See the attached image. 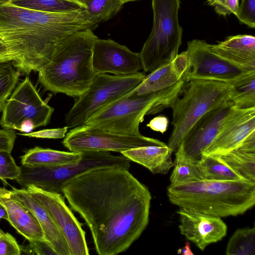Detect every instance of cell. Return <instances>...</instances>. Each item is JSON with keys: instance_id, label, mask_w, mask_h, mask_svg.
<instances>
[{"instance_id": "1", "label": "cell", "mask_w": 255, "mask_h": 255, "mask_svg": "<svg viewBox=\"0 0 255 255\" xmlns=\"http://www.w3.org/2000/svg\"><path fill=\"white\" fill-rule=\"evenodd\" d=\"M61 193L88 226L99 255L126 251L148 225L151 194L127 168L88 170L66 181Z\"/></svg>"}, {"instance_id": "2", "label": "cell", "mask_w": 255, "mask_h": 255, "mask_svg": "<svg viewBox=\"0 0 255 255\" xmlns=\"http://www.w3.org/2000/svg\"><path fill=\"white\" fill-rule=\"evenodd\" d=\"M92 30L76 32L56 43L50 61L38 72L45 90L78 98L88 90L96 74L92 56L98 37Z\"/></svg>"}, {"instance_id": "3", "label": "cell", "mask_w": 255, "mask_h": 255, "mask_svg": "<svg viewBox=\"0 0 255 255\" xmlns=\"http://www.w3.org/2000/svg\"><path fill=\"white\" fill-rule=\"evenodd\" d=\"M167 191L172 204L220 218L242 215L255 204V182L244 179L170 184Z\"/></svg>"}, {"instance_id": "4", "label": "cell", "mask_w": 255, "mask_h": 255, "mask_svg": "<svg viewBox=\"0 0 255 255\" xmlns=\"http://www.w3.org/2000/svg\"><path fill=\"white\" fill-rule=\"evenodd\" d=\"M0 39L23 74L39 72L50 61L56 44L30 10L10 3L0 5Z\"/></svg>"}, {"instance_id": "5", "label": "cell", "mask_w": 255, "mask_h": 255, "mask_svg": "<svg viewBox=\"0 0 255 255\" xmlns=\"http://www.w3.org/2000/svg\"><path fill=\"white\" fill-rule=\"evenodd\" d=\"M185 83L182 80L166 89L140 95L128 93L92 117L85 125L119 134L140 135L139 126L144 116L171 108Z\"/></svg>"}, {"instance_id": "6", "label": "cell", "mask_w": 255, "mask_h": 255, "mask_svg": "<svg viewBox=\"0 0 255 255\" xmlns=\"http://www.w3.org/2000/svg\"><path fill=\"white\" fill-rule=\"evenodd\" d=\"M230 95L228 82L193 79L185 83L170 108L173 130L167 144L172 153L193 125L207 112L230 101Z\"/></svg>"}, {"instance_id": "7", "label": "cell", "mask_w": 255, "mask_h": 255, "mask_svg": "<svg viewBox=\"0 0 255 255\" xmlns=\"http://www.w3.org/2000/svg\"><path fill=\"white\" fill-rule=\"evenodd\" d=\"M180 5V0H152V29L139 53L144 72L170 63L178 54L182 36Z\"/></svg>"}, {"instance_id": "8", "label": "cell", "mask_w": 255, "mask_h": 255, "mask_svg": "<svg viewBox=\"0 0 255 255\" xmlns=\"http://www.w3.org/2000/svg\"><path fill=\"white\" fill-rule=\"evenodd\" d=\"M76 162L59 165H21L20 174L15 180L21 188L32 185L45 191L60 193L63 184L88 170L103 166H118L128 169L130 160L126 156L114 155L108 151L81 152Z\"/></svg>"}, {"instance_id": "9", "label": "cell", "mask_w": 255, "mask_h": 255, "mask_svg": "<svg viewBox=\"0 0 255 255\" xmlns=\"http://www.w3.org/2000/svg\"><path fill=\"white\" fill-rule=\"evenodd\" d=\"M145 75L140 72L123 76L97 73L88 90L77 98L65 115L66 126L73 128L84 125L92 117L134 90Z\"/></svg>"}, {"instance_id": "10", "label": "cell", "mask_w": 255, "mask_h": 255, "mask_svg": "<svg viewBox=\"0 0 255 255\" xmlns=\"http://www.w3.org/2000/svg\"><path fill=\"white\" fill-rule=\"evenodd\" d=\"M54 108L41 98L26 77L13 90L2 111L0 126L7 129L30 132L50 122Z\"/></svg>"}, {"instance_id": "11", "label": "cell", "mask_w": 255, "mask_h": 255, "mask_svg": "<svg viewBox=\"0 0 255 255\" xmlns=\"http://www.w3.org/2000/svg\"><path fill=\"white\" fill-rule=\"evenodd\" d=\"M158 139L142 135H129L106 131L84 125L71 129L62 144L70 151H123L138 147L161 144Z\"/></svg>"}, {"instance_id": "12", "label": "cell", "mask_w": 255, "mask_h": 255, "mask_svg": "<svg viewBox=\"0 0 255 255\" xmlns=\"http://www.w3.org/2000/svg\"><path fill=\"white\" fill-rule=\"evenodd\" d=\"M25 189L48 213L65 239L70 255H88L85 232L82 224L66 205L60 193H52L30 185Z\"/></svg>"}, {"instance_id": "13", "label": "cell", "mask_w": 255, "mask_h": 255, "mask_svg": "<svg viewBox=\"0 0 255 255\" xmlns=\"http://www.w3.org/2000/svg\"><path fill=\"white\" fill-rule=\"evenodd\" d=\"M189 68L186 83L193 79L210 80L230 83L245 71L219 56L205 40L193 39L187 42Z\"/></svg>"}, {"instance_id": "14", "label": "cell", "mask_w": 255, "mask_h": 255, "mask_svg": "<svg viewBox=\"0 0 255 255\" xmlns=\"http://www.w3.org/2000/svg\"><path fill=\"white\" fill-rule=\"evenodd\" d=\"M254 134L255 107L241 109L233 105L215 138L203 154L219 155L228 153L238 148Z\"/></svg>"}, {"instance_id": "15", "label": "cell", "mask_w": 255, "mask_h": 255, "mask_svg": "<svg viewBox=\"0 0 255 255\" xmlns=\"http://www.w3.org/2000/svg\"><path fill=\"white\" fill-rule=\"evenodd\" d=\"M92 64L96 74L123 76L133 74L142 69L139 53L132 52L127 46L110 39H96Z\"/></svg>"}, {"instance_id": "16", "label": "cell", "mask_w": 255, "mask_h": 255, "mask_svg": "<svg viewBox=\"0 0 255 255\" xmlns=\"http://www.w3.org/2000/svg\"><path fill=\"white\" fill-rule=\"evenodd\" d=\"M233 105L229 101L205 114L187 132L177 150L198 162L204 150L215 138L222 121Z\"/></svg>"}, {"instance_id": "17", "label": "cell", "mask_w": 255, "mask_h": 255, "mask_svg": "<svg viewBox=\"0 0 255 255\" xmlns=\"http://www.w3.org/2000/svg\"><path fill=\"white\" fill-rule=\"evenodd\" d=\"M176 213L181 234L202 251L227 234V226L220 217L181 207Z\"/></svg>"}, {"instance_id": "18", "label": "cell", "mask_w": 255, "mask_h": 255, "mask_svg": "<svg viewBox=\"0 0 255 255\" xmlns=\"http://www.w3.org/2000/svg\"><path fill=\"white\" fill-rule=\"evenodd\" d=\"M9 195L28 208L34 215L42 228L44 240L58 255H70L67 243L47 212L25 189L12 188Z\"/></svg>"}, {"instance_id": "19", "label": "cell", "mask_w": 255, "mask_h": 255, "mask_svg": "<svg viewBox=\"0 0 255 255\" xmlns=\"http://www.w3.org/2000/svg\"><path fill=\"white\" fill-rule=\"evenodd\" d=\"M216 54L246 72L255 71V37L240 34L228 37L216 44H211Z\"/></svg>"}, {"instance_id": "20", "label": "cell", "mask_w": 255, "mask_h": 255, "mask_svg": "<svg viewBox=\"0 0 255 255\" xmlns=\"http://www.w3.org/2000/svg\"><path fill=\"white\" fill-rule=\"evenodd\" d=\"M0 202L8 215L7 221L29 242L44 240L41 226L33 213L19 201L12 198L5 189L0 195Z\"/></svg>"}, {"instance_id": "21", "label": "cell", "mask_w": 255, "mask_h": 255, "mask_svg": "<svg viewBox=\"0 0 255 255\" xmlns=\"http://www.w3.org/2000/svg\"><path fill=\"white\" fill-rule=\"evenodd\" d=\"M172 152L164 142L132 148L121 152L130 161L147 168L153 174H165L173 167Z\"/></svg>"}, {"instance_id": "22", "label": "cell", "mask_w": 255, "mask_h": 255, "mask_svg": "<svg viewBox=\"0 0 255 255\" xmlns=\"http://www.w3.org/2000/svg\"><path fill=\"white\" fill-rule=\"evenodd\" d=\"M182 80L184 81L171 61L145 75L141 83L129 94L140 95L153 93L169 88Z\"/></svg>"}, {"instance_id": "23", "label": "cell", "mask_w": 255, "mask_h": 255, "mask_svg": "<svg viewBox=\"0 0 255 255\" xmlns=\"http://www.w3.org/2000/svg\"><path fill=\"white\" fill-rule=\"evenodd\" d=\"M81 152H67L36 146L20 157L22 165H59L78 161Z\"/></svg>"}, {"instance_id": "24", "label": "cell", "mask_w": 255, "mask_h": 255, "mask_svg": "<svg viewBox=\"0 0 255 255\" xmlns=\"http://www.w3.org/2000/svg\"><path fill=\"white\" fill-rule=\"evenodd\" d=\"M215 156L245 179L255 182V150L238 147Z\"/></svg>"}, {"instance_id": "25", "label": "cell", "mask_w": 255, "mask_h": 255, "mask_svg": "<svg viewBox=\"0 0 255 255\" xmlns=\"http://www.w3.org/2000/svg\"><path fill=\"white\" fill-rule=\"evenodd\" d=\"M230 100L241 109L255 107V71L245 73L230 83Z\"/></svg>"}, {"instance_id": "26", "label": "cell", "mask_w": 255, "mask_h": 255, "mask_svg": "<svg viewBox=\"0 0 255 255\" xmlns=\"http://www.w3.org/2000/svg\"><path fill=\"white\" fill-rule=\"evenodd\" d=\"M197 166L202 179L227 181L245 179L215 155L203 154Z\"/></svg>"}, {"instance_id": "27", "label": "cell", "mask_w": 255, "mask_h": 255, "mask_svg": "<svg viewBox=\"0 0 255 255\" xmlns=\"http://www.w3.org/2000/svg\"><path fill=\"white\" fill-rule=\"evenodd\" d=\"M175 152L173 169L170 177L171 184H185L202 179L197 162L186 157L178 150Z\"/></svg>"}, {"instance_id": "28", "label": "cell", "mask_w": 255, "mask_h": 255, "mask_svg": "<svg viewBox=\"0 0 255 255\" xmlns=\"http://www.w3.org/2000/svg\"><path fill=\"white\" fill-rule=\"evenodd\" d=\"M255 227H246L236 231L227 245V255H254Z\"/></svg>"}, {"instance_id": "29", "label": "cell", "mask_w": 255, "mask_h": 255, "mask_svg": "<svg viewBox=\"0 0 255 255\" xmlns=\"http://www.w3.org/2000/svg\"><path fill=\"white\" fill-rule=\"evenodd\" d=\"M87 15L97 24L115 15L124 4L119 0H83Z\"/></svg>"}, {"instance_id": "30", "label": "cell", "mask_w": 255, "mask_h": 255, "mask_svg": "<svg viewBox=\"0 0 255 255\" xmlns=\"http://www.w3.org/2000/svg\"><path fill=\"white\" fill-rule=\"evenodd\" d=\"M8 3L35 11L61 12L82 8L76 3L66 0H10Z\"/></svg>"}, {"instance_id": "31", "label": "cell", "mask_w": 255, "mask_h": 255, "mask_svg": "<svg viewBox=\"0 0 255 255\" xmlns=\"http://www.w3.org/2000/svg\"><path fill=\"white\" fill-rule=\"evenodd\" d=\"M20 74L11 62L0 61V112L15 88Z\"/></svg>"}, {"instance_id": "32", "label": "cell", "mask_w": 255, "mask_h": 255, "mask_svg": "<svg viewBox=\"0 0 255 255\" xmlns=\"http://www.w3.org/2000/svg\"><path fill=\"white\" fill-rule=\"evenodd\" d=\"M20 174V167L16 165L11 152L0 151V179L6 183V180H16Z\"/></svg>"}, {"instance_id": "33", "label": "cell", "mask_w": 255, "mask_h": 255, "mask_svg": "<svg viewBox=\"0 0 255 255\" xmlns=\"http://www.w3.org/2000/svg\"><path fill=\"white\" fill-rule=\"evenodd\" d=\"M236 16L241 22L254 28L255 27V0H242Z\"/></svg>"}, {"instance_id": "34", "label": "cell", "mask_w": 255, "mask_h": 255, "mask_svg": "<svg viewBox=\"0 0 255 255\" xmlns=\"http://www.w3.org/2000/svg\"><path fill=\"white\" fill-rule=\"evenodd\" d=\"M21 248L16 239L9 233L0 229V255H20Z\"/></svg>"}, {"instance_id": "35", "label": "cell", "mask_w": 255, "mask_h": 255, "mask_svg": "<svg viewBox=\"0 0 255 255\" xmlns=\"http://www.w3.org/2000/svg\"><path fill=\"white\" fill-rule=\"evenodd\" d=\"M207 2L220 15L225 16L231 13L237 15L239 0H207Z\"/></svg>"}, {"instance_id": "36", "label": "cell", "mask_w": 255, "mask_h": 255, "mask_svg": "<svg viewBox=\"0 0 255 255\" xmlns=\"http://www.w3.org/2000/svg\"><path fill=\"white\" fill-rule=\"evenodd\" d=\"M20 248L21 252L24 251L23 254L58 255L52 246L45 240L30 241L25 249L21 246Z\"/></svg>"}, {"instance_id": "37", "label": "cell", "mask_w": 255, "mask_h": 255, "mask_svg": "<svg viewBox=\"0 0 255 255\" xmlns=\"http://www.w3.org/2000/svg\"><path fill=\"white\" fill-rule=\"evenodd\" d=\"M68 128L65 126L63 128L44 129L28 133H19V134L30 137L42 138H62L65 136Z\"/></svg>"}, {"instance_id": "38", "label": "cell", "mask_w": 255, "mask_h": 255, "mask_svg": "<svg viewBox=\"0 0 255 255\" xmlns=\"http://www.w3.org/2000/svg\"><path fill=\"white\" fill-rule=\"evenodd\" d=\"M172 61L176 70L186 82L189 68V57L187 51L178 54Z\"/></svg>"}, {"instance_id": "39", "label": "cell", "mask_w": 255, "mask_h": 255, "mask_svg": "<svg viewBox=\"0 0 255 255\" xmlns=\"http://www.w3.org/2000/svg\"><path fill=\"white\" fill-rule=\"evenodd\" d=\"M16 138L14 130L0 129V151L5 150L11 152Z\"/></svg>"}, {"instance_id": "40", "label": "cell", "mask_w": 255, "mask_h": 255, "mask_svg": "<svg viewBox=\"0 0 255 255\" xmlns=\"http://www.w3.org/2000/svg\"><path fill=\"white\" fill-rule=\"evenodd\" d=\"M168 123L167 117L159 116L152 119L147 126L154 131L163 133L167 129Z\"/></svg>"}, {"instance_id": "41", "label": "cell", "mask_w": 255, "mask_h": 255, "mask_svg": "<svg viewBox=\"0 0 255 255\" xmlns=\"http://www.w3.org/2000/svg\"><path fill=\"white\" fill-rule=\"evenodd\" d=\"M0 61H10L14 66L16 65V61L14 58L10 53L6 45L0 39Z\"/></svg>"}, {"instance_id": "42", "label": "cell", "mask_w": 255, "mask_h": 255, "mask_svg": "<svg viewBox=\"0 0 255 255\" xmlns=\"http://www.w3.org/2000/svg\"><path fill=\"white\" fill-rule=\"evenodd\" d=\"M177 252L178 254L182 255H194L191 249L190 244L188 241L186 242L185 246L179 249Z\"/></svg>"}, {"instance_id": "43", "label": "cell", "mask_w": 255, "mask_h": 255, "mask_svg": "<svg viewBox=\"0 0 255 255\" xmlns=\"http://www.w3.org/2000/svg\"><path fill=\"white\" fill-rule=\"evenodd\" d=\"M1 219L8 220V215L3 205L0 202V221Z\"/></svg>"}, {"instance_id": "44", "label": "cell", "mask_w": 255, "mask_h": 255, "mask_svg": "<svg viewBox=\"0 0 255 255\" xmlns=\"http://www.w3.org/2000/svg\"><path fill=\"white\" fill-rule=\"evenodd\" d=\"M75 3L80 6L82 8H85V5L83 3V0H66Z\"/></svg>"}, {"instance_id": "45", "label": "cell", "mask_w": 255, "mask_h": 255, "mask_svg": "<svg viewBox=\"0 0 255 255\" xmlns=\"http://www.w3.org/2000/svg\"><path fill=\"white\" fill-rule=\"evenodd\" d=\"M10 0H0V5H4L8 3Z\"/></svg>"}, {"instance_id": "46", "label": "cell", "mask_w": 255, "mask_h": 255, "mask_svg": "<svg viewBox=\"0 0 255 255\" xmlns=\"http://www.w3.org/2000/svg\"><path fill=\"white\" fill-rule=\"evenodd\" d=\"M120 1H121L123 4H124L126 2H129V1H136L138 0H119Z\"/></svg>"}, {"instance_id": "47", "label": "cell", "mask_w": 255, "mask_h": 255, "mask_svg": "<svg viewBox=\"0 0 255 255\" xmlns=\"http://www.w3.org/2000/svg\"><path fill=\"white\" fill-rule=\"evenodd\" d=\"M5 188H0V195L4 192Z\"/></svg>"}]
</instances>
